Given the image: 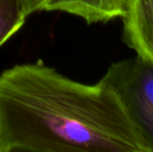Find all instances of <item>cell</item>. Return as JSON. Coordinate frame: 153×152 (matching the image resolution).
Returning a JSON list of instances; mask_svg holds the SVG:
<instances>
[{
  "mask_svg": "<svg viewBox=\"0 0 153 152\" xmlns=\"http://www.w3.org/2000/svg\"><path fill=\"white\" fill-rule=\"evenodd\" d=\"M151 152L102 78L73 80L42 61L0 73V152Z\"/></svg>",
  "mask_w": 153,
  "mask_h": 152,
  "instance_id": "obj_1",
  "label": "cell"
},
{
  "mask_svg": "<svg viewBox=\"0 0 153 152\" xmlns=\"http://www.w3.org/2000/svg\"><path fill=\"white\" fill-rule=\"evenodd\" d=\"M102 79L120 96L153 152V64L137 55L116 62Z\"/></svg>",
  "mask_w": 153,
  "mask_h": 152,
  "instance_id": "obj_2",
  "label": "cell"
},
{
  "mask_svg": "<svg viewBox=\"0 0 153 152\" xmlns=\"http://www.w3.org/2000/svg\"><path fill=\"white\" fill-rule=\"evenodd\" d=\"M121 19L123 42L153 64V0H128Z\"/></svg>",
  "mask_w": 153,
  "mask_h": 152,
  "instance_id": "obj_3",
  "label": "cell"
},
{
  "mask_svg": "<svg viewBox=\"0 0 153 152\" xmlns=\"http://www.w3.org/2000/svg\"><path fill=\"white\" fill-rule=\"evenodd\" d=\"M128 0H47L42 12H62L81 18L87 24L107 23L122 18Z\"/></svg>",
  "mask_w": 153,
  "mask_h": 152,
  "instance_id": "obj_4",
  "label": "cell"
},
{
  "mask_svg": "<svg viewBox=\"0 0 153 152\" xmlns=\"http://www.w3.org/2000/svg\"><path fill=\"white\" fill-rule=\"evenodd\" d=\"M26 18L18 0H0V48L22 28Z\"/></svg>",
  "mask_w": 153,
  "mask_h": 152,
  "instance_id": "obj_5",
  "label": "cell"
},
{
  "mask_svg": "<svg viewBox=\"0 0 153 152\" xmlns=\"http://www.w3.org/2000/svg\"><path fill=\"white\" fill-rule=\"evenodd\" d=\"M23 13L26 17L30 16L33 13L42 12V8L47 0H18Z\"/></svg>",
  "mask_w": 153,
  "mask_h": 152,
  "instance_id": "obj_6",
  "label": "cell"
}]
</instances>
